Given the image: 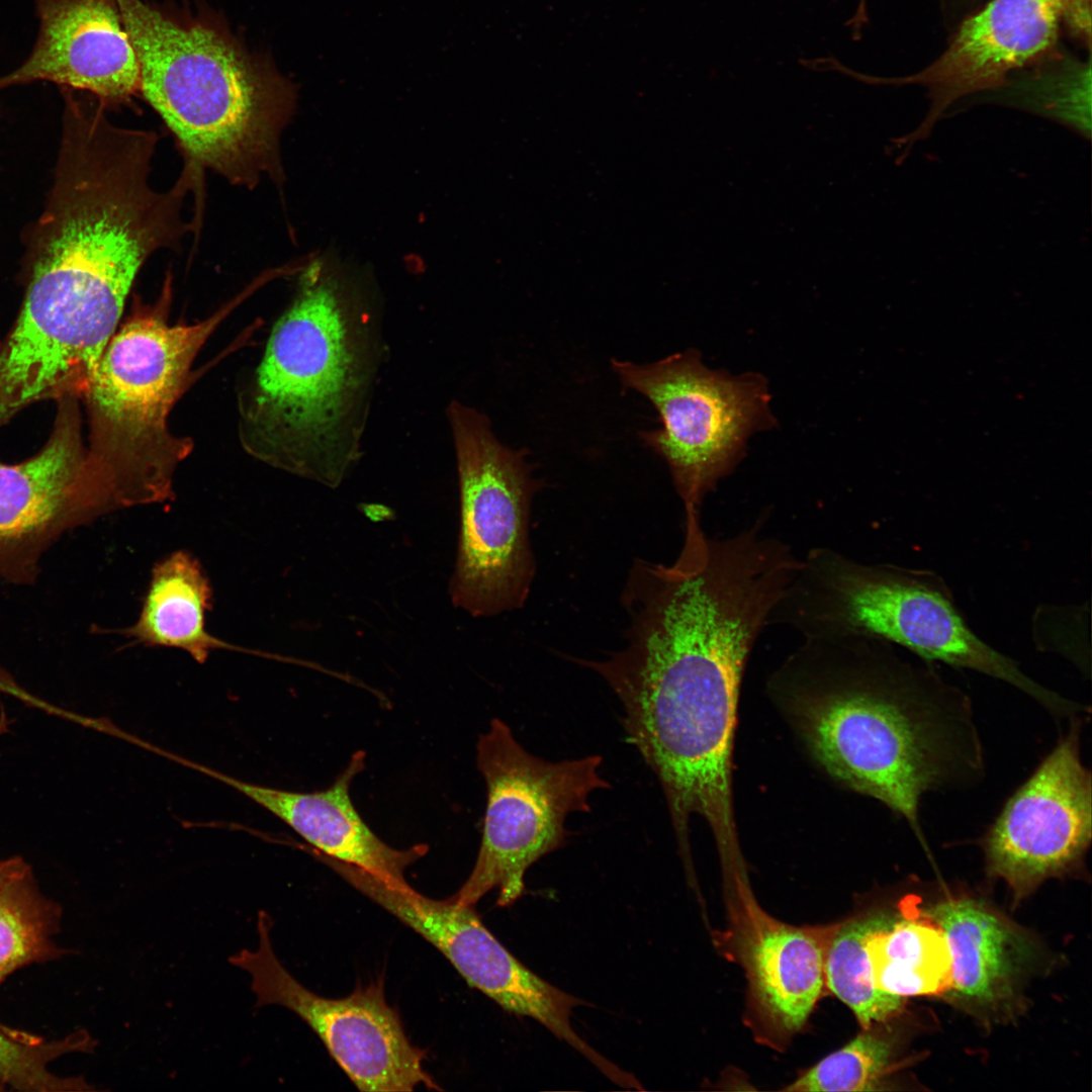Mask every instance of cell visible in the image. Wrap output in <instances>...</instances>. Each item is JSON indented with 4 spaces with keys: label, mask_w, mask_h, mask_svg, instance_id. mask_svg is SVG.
<instances>
[{
    "label": "cell",
    "mask_w": 1092,
    "mask_h": 1092,
    "mask_svg": "<svg viewBox=\"0 0 1092 1092\" xmlns=\"http://www.w3.org/2000/svg\"><path fill=\"white\" fill-rule=\"evenodd\" d=\"M1011 104L1057 120L1085 139L1091 135V65L1058 56L1002 88Z\"/></svg>",
    "instance_id": "obj_25"
},
{
    "label": "cell",
    "mask_w": 1092,
    "mask_h": 1092,
    "mask_svg": "<svg viewBox=\"0 0 1092 1092\" xmlns=\"http://www.w3.org/2000/svg\"><path fill=\"white\" fill-rule=\"evenodd\" d=\"M365 753L353 754L348 766L328 789L299 793L248 783L234 777L226 785L292 828L317 854L362 869L386 881L404 884L406 869L428 846L396 849L382 841L355 809L350 787L364 768Z\"/></svg>",
    "instance_id": "obj_17"
},
{
    "label": "cell",
    "mask_w": 1092,
    "mask_h": 1092,
    "mask_svg": "<svg viewBox=\"0 0 1092 1092\" xmlns=\"http://www.w3.org/2000/svg\"><path fill=\"white\" fill-rule=\"evenodd\" d=\"M57 400L42 449L17 464L0 462V577L16 584L34 582L42 553L65 532L117 509L88 463L79 397Z\"/></svg>",
    "instance_id": "obj_14"
},
{
    "label": "cell",
    "mask_w": 1092,
    "mask_h": 1092,
    "mask_svg": "<svg viewBox=\"0 0 1092 1092\" xmlns=\"http://www.w3.org/2000/svg\"><path fill=\"white\" fill-rule=\"evenodd\" d=\"M62 907L39 889L32 868L20 856L0 860V986L14 972L58 960Z\"/></svg>",
    "instance_id": "obj_22"
},
{
    "label": "cell",
    "mask_w": 1092,
    "mask_h": 1092,
    "mask_svg": "<svg viewBox=\"0 0 1092 1092\" xmlns=\"http://www.w3.org/2000/svg\"><path fill=\"white\" fill-rule=\"evenodd\" d=\"M1083 717L1008 798L980 839L988 873L1023 897L1084 861L1092 840V777L1081 756Z\"/></svg>",
    "instance_id": "obj_13"
},
{
    "label": "cell",
    "mask_w": 1092,
    "mask_h": 1092,
    "mask_svg": "<svg viewBox=\"0 0 1092 1092\" xmlns=\"http://www.w3.org/2000/svg\"><path fill=\"white\" fill-rule=\"evenodd\" d=\"M877 989L904 999L949 991L951 958L941 929L931 920L896 915L874 928L866 944Z\"/></svg>",
    "instance_id": "obj_21"
},
{
    "label": "cell",
    "mask_w": 1092,
    "mask_h": 1092,
    "mask_svg": "<svg viewBox=\"0 0 1092 1092\" xmlns=\"http://www.w3.org/2000/svg\"><path fill=\"white\" fill-rule=\"evenodd\" d=\"M61 92L54 183L25 236L22 307L60 331L109 337L147 259L192 229L182 207L201 173L185 164L174 186L155 189L157 133L117 126L99 101Z\"/></svg>",
    "instance_id": "obj_2"
},
{
    "label": "cell",
    "mask_w": 1092,
    "mask_h": 1092,
    "mask_svg": "<svg viewBox=\"0 0 1092 1092\" xmlns=\"http://www.w3.org/2000/svg\"><path fill=\"white\" fill-rule=\"evenodd\" d=\"M0 693L8 694L28 705H32L35 702V696L20 687L14 678L2 668H0Z\"/></svg>",
    "instance_id": "obj_28"
},
{
    "label": "cell",
    "mask_w": 1092,
    "mask_h": 1092,
    "mask_svg": "<svg viewBox=\"0 0 1092 1092\" xmlns=\"http://www.w3.org/2000/svg\"><path fill=\"white\" fill-rule=\"evenodd\" d=\"M276 322L243 404L242 438L261 460L329 487L362 456L384 355L378 292L326 252Z\"/></svg>",
    "instance_id": "obj_3"
},
{
    "label": "cell",
    "mask_w": 1092,
    "mask_h": 1092,
    "mask_svg": "<svg viewBox=\"0 0 1092 1092\" xmlns=\"http://www.w3.org/2000/svg\"><path fill=\"white\" fill-rule=\"evenodd\" d=\"M753 914L745 946L752 993L779 1028L799 1030L822 992L828 944L819 930Z\"/></svg>",
    "instance_id": "obj_18"
},
{
    "label": "cell",
    "mask_w": 1092,
    "mask_h": 1092,
    "mask_svg": "<svg viewBox=\"0 0 1092 1092\" xmlns=\"http://www.w3.org/2000/svg\"><path fill=\"white\" fill-rule=\"evenodd\" d=\"M942 931L951 958L949 991L992 1004L1012 994L1022 962L1019 937L980 901L946 899L924 914Z\"/></svg>",
    "instance_id": "obj_20"
},
{
    "label": "cell",
    "mask_w": 1092,
    "mask_h": 1092,
    "mask_svg": "<svg viewBox=\"0 0 1092 1092\" xmlns=\"http://www.w3.org/2000/svg\"><path fill=\"white\" fill-rule=\"evenodd\" d=\"M10 720L8 719L5 711L2 709L0 712V736L8 731Z\"/></svg>",
    "instance_id": "obj_29"
},
{
    "label": "cell",
    "mask_w": 1092,
    "mask_h": 1092,
    "mask_svg": "<svg viewBox=\"0 0 1092 1092\" xmlns=\"http://www.w3.org/2000/svg\"><path fill=\"white\" fill-rule=\"evenodd\" d=\"M211 601L212 589L198 560L186 551H176L153 568L136 622L116 632L131 645L181 649L198 663H204L215 649L278 658L213 636L205 627Z\"/></svg>",
    "instance_id": "obj_19"
},
{
    "label": "cell",
    "mask_w": 1092,
    "mask_h": 1092,
    "mask_svg": "<svg viewBox=\"0 0 1092 1092\" xmlns=\"http://www.w3.org/2000/svg\"><path fill=\"white\" fill-rule=\"evenodd\" d=\"M39 30L28 58L0 90L39 81L86 91L105 107L141 86L136 54L116 0H35Z\"/></svg>",
    "instance_id": "obj_16"
},
{
    "label": "cell",
    "mask_w": 1092,
    "mask_h": 1092,
    "mask_svg": "<svg viewBox=\"0 0 1092 1092\" xmlns=\"http://www.w3.org/2000/svg\"><path fill=\"white\" fill-rule=\"evenodd\" d=\"M1059 18L1054 0H991L962 22L945 51L920 72L888 79L861 77L927 89V114L901 141L910 148L930 134L952 103L978 92L1002 89L1011 73L1048 54L1057 41Z\"/></svg>",
    "instance_id": "obj_15"
},
{
    "label": "cell",
    "mask_w": 1092,
    "mask_h": 1092,
    "mask_svg": "<svg viewBox=\"0 0 1092 1092\" xmlns=\"http://www.w3.org/2000/svg\"><path fill=\"white\" fill-rule=\"evenodd\" d=\"M136 54L140 90L186 162L253 189L284 181L280 139L292 85L203 23H181L142 0H116Z\"/></svg>",
    "instance_id": "obj_5"
},
{
    "label": "cell",
    "mask_w": 1092,
    "mask_h": 1092,
    "mask_svg": "<svg viewBox=\"0 0 1092 1092\" xmlns=\"http://www.w3.org/2000/svg\"><path fill=\"white\" fill-rule=\"evenodd\" d=\"M768 625L787 627L802 639L877 638L926 663L999 679L1057 720H1068L1082 708L1028 676L1017 661L983 640L966 621L944 580L929 570L862 562L832 548H812L801 557Z\"/></svg>",
    "instance_id": "obj_6"
},
{
    "label": "cell",
    "mask_w": 1092,
    "mask_h": 1092,
    "mask_svg": "<svg viewBox=\"0 0 1092 1092\" xmlns=\"http://www.w3.org/2000/svg\"><path fill=\"white\" fill-rule=\"evenodd\" d=\"M975 2L977 0H965ZM1072 32L1090 42V2L1089 0H1054Z\"/></svg>",
    "instance_id": "obj_27"
},
{
    "label": "cell",
    "mask_w": 1092,
    "mask_h": 1092,
    "mask_svg": "<svg viewBox=\"0 0 1092 1092\" xmlns=\"http://www.w3.org/2000/svg\"><path fill=\"white\" fill-rule=\"evenodd\" d=\"M624 388L645 396L662 427L641 432L668 465L685 509L702 502L742 459L747 439L775 426L766 380L708 368L696 350L638 365L612 359Z\"/></svg>",
    "instance_id": "obj_10"
},
{
    "label": "cell",
    "mask_w": 1092,
    "mask_h": 1092,
    "mask_svg": "<svg viewBox=\"0 0 1092 1092\" xmlns=\"http://www.w3.org/2000/svg\"><path fill=\"white\" fill-rule=\"evenodd\" d=\"M767 691L817 763L904 819L925 850L924 795L970 789L986 776L969 695L889 642L804 638Z\"/></svg>",
    "instance_id": "obj_1"
},
{
    "label": "cell",
    "mask_w": 1092,
    "mask_h": 1092,
    "mask_svg": "<svg viewBox=\"0 0 1092 1092\" xmlns=\"http://www.w3.org/2000/svg\"><path fill=\"white\" fill-rule=\"evenodd\" d=\"M96 1044L84 1029L59 1039L44 1037L0 1023V1091L65 1092L93 1088L83 1077H63L50 1065L71 1053H89Z\"/></svg>",
    "instance_id": "obj_24"
},
{
    "label": "cell",
    "mask_w": 1092,
    "mask_h": 1092,
    "mask_svg": "<svg viewBox=\"0 0 1092 1092\" xmlns=\"http://www.w3.org/2000/svg\"><path fill=\"white\" fill-rule=\"evenodd\" d=\"M476 748L487 792L482 838L468 879L451 898L474 906L496 889V905L507 907L523 895L528 869L566 844V817L589 812L590 793L610 784L600 775V755L547 761L528 752L499 719Z\"/></svg>",
    "instance_id": "obj_9"
},
{
    "label": "cell",
    "mask_w": 1092,
    "mask_h": 1092,
    "mask_svg": "<svg viewBox=\"0 0 1092 1092\" xmlns=\"http://www.w3.org/2000/svg\"><path fill=\"white\" fill-rule=\"evenodd\" d=\"M748 651L718 628L677 621L639 633L592 668L620 700L627 741L663 789L674 832L693 815L713 836L736 832L731 760Z\"/></svg>",
    "instance_id": "obj_4"
},
{
    "label": "cell",
    "mask_w": 1092,
    "mask_h": 1092,
    "mask_svg": "<svg viewBox=\"0 0 1092 1092\" xmlns=\"http://www.w3.org/2000/svg\"><path fill=\"white\" fill-rule=\"evenodd\" d=\"M446 416L460 496L451 601L476 618L520 609L536 573L529 522L541 482L533 478L525 451L499 442L485 415L452 400Z\"/></svg>",
    "instance_id": "obj_8"
},
{
    "label": "cell",
    "mask_w": 1092,
    "mask_h": 1092,
    "mask_svg": "<svg viewBox=\"0 0 1092 1092\" xmlns=\"http://www.w3.org/2000/svg\"><path fill=\"white\" fill-rule=\"evenodd\" d=\"M339 875L439 949L470 987L504 1010L535 1019L577 1051L616 1084L627 1078L572 1028L573 1008L583 1001L546 982L518 961L483 925L473 906L451 897L435 900L362 869L342 864Z\"/></svg>",
    "instance_id": "obj_12"
},
{
    "label": "cell",
    "mask_w": 1092,
    "mask_h": 1092,
    "mask_svg": "<svg viewBox=\"0 0 1092 1092\" xmlns=\"http://www.w3.org/2000/svg\"><path fill=\"white\" fill-rule=\"evenodd\" d=\"M894 1055L892 1040L864 1031L841 1049L826 1056L796 1079L785 1091L862 1092L879 1089Z\"/></svg>",
    "instance_id": "obj_26"
},
{
    "label": "cell",
    "mask_w": 1092,
    "mask_h": 1092,
    "mask_svg": "<svg viewBox=\"0 0 1092 1092\" xmlns=\"http://www.w3.org/2000/svg\"><path fill=\"white\" fill-rule=\"evenodd\" d=\"M170 282L159 302L136 307L106 345L82 395L88 463L118 509L164 503L192 444L168 417L190 367L229 308L193 325H169Z\"/></svg>",
    "instance_id": "obj_7"
},
{
    "label": "cell",
    "mask_w": 1092,
    "mask_h": 1092,
    "mask_svg": "<svg viewBox=\"0 0 1092 1092\" xmlns=\"http://www.w3.org/2000/svg\"><path fill=\"white\" fill-rule=\"evenodd\" d=\"M889 915H869L841 925L826 949L827 987L852 1010L864 1029L889 1019L903 1004L902 998L876 988L866 948L870 932Z\"/></svg>",
    "instance_id": "obj_23"
},
{
    "label": "cell",
    "mask_w": 1092,
    "mask_h": 1092,
    "mask_svg": "<svg viewBox=\"0 0 1092 1092\" xmlns=\"http://www.w3.org/2000/svg\"><path fill=\"white\" fill-rule=\"evenodd\" d=\"M273 921L257 916L258 946L229 958L251 977L255 1009L282 1006L304 1021L354 1085L365 1092L441 1090L424 1069L425 1053L406 1036L398 1013L386 1002L382 981L350 995L326 998L311 992L282 965L271 941Z\"/></svg>",
    "instance_id": "obj_11"
}]
</instances>
